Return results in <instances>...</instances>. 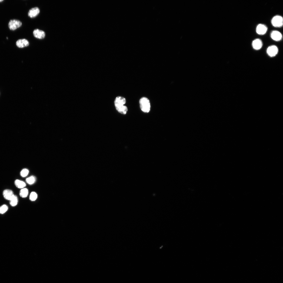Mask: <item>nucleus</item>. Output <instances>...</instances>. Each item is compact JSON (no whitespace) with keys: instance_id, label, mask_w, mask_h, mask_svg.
I'll use <instances>...</instances> for the list:
<instances>
[{"instance_id":"obj_12","label":"nucleus","mask_w":283,"mask_h":283,"mask_svg":"<svg viewBox=\"0 0 283 283\" xmlns=\"http://www.w3.org/2000/svg\"><path fill=\"white\" fill-rule=\"evenodd\" d=\"M3 194L4 198L8 200H10L14 195L13 191L9 189L4 190L3 192Z\"/></svg>"},{"instance_id":"obj_7","label":"nucleus","mask_w":283,"mask_h":283,"mask_svg":"<svg viewBox=\"0 0 283 283\" xmlns=\"http://www.w3.org/2000/svg\"><path fill=\"white\" fill-rule=\"evenodd\" d=\"M267 30V27L262 24L258 25L257 27L256 31L257 33L259 35H263L265 34Z\"/></svg>"},{"instance_id":"obj_4","label":"nucleus","mask_w":283,"mask_h":283,"mask_svg":"<svg viewBox=\"0 0 283 283\" xmlns=\"http://www.w3.org/2000/svg\"><path fill=\"white\" fill-rule=\"evenodd\" d=\"M283 18L280 16H275L272 19L271 23L273 26L275 27H280L283 25Z\"/></svg>"},{"instance_id":"obj_19","label":"nucleus","mask_w":283,"mask_h":283,"mask_svg":"<svg viewBox=\"0 0 283 283\" xmlns=\"http://www.w3.org/2000/svg\"><path fill=\"white\" fill-rule=\"evenodd\" d=\"M29 172V170L27 169H24L21 171L20 173V174L22 177H25L28 175Z\"/></svg>"},{"instance_id":"obj_17","label":"nucleus","mask_w":283,"mask_h":283,"mask_svg":"<svg viewBox=\"0 0 283 283\" xmlns=\"http://www.w3.org/2000/svg\"><path fill=\"white\" fill-rule=\"evenodd\" d=\"M38 196L37 193L35 192L31 193L30 196V200L32 201H35L37 198Z\"/></svg>"},{"instance_id":"obj_3","label":"nucleus","mask_w":283,"mask_h":283,"mask_svg":"<svg viewBox=\"0 0 283 283\" xmlns=\"http://www.w3.org/2000/svg\"><path fill=\"white\" fill-rule=\"evenodd\" d=\"M22 22L19 20L13 19L10 20L8 23V27L10 29L14 31L20 28L22 26Z\"/></svg>"},{"instance_id":"obj_18","label":"nucleus","mask_w":283,"mask_h":283,"mask_svg":"<svg viewBox=\"0 0 283 283\" xmlns=\"http://www.w3.org/2000/svg\"><path fill=\"white\" fill-rule=\"evenodd\" d=\"M8 207L6 205H3L0 207V214H3L7 211L8 209Z\"/></svg>"},{"instance_id":"obj_2","label":"nucleus","mask_w":283,"mask_h":283,"mask_svg":"<svg viewBox=\"0 0 283 283\" xmlns=\"http://www.w3.org/2000/svg\"><path fill=\"white\" fill-rule=\"evenodd\" d=\"M140 107L142 111L145 113H148L150 111L151 105L150 101L147 98L143 97L139 100Z\"/></svg>"},{"instance_id":"obj_13","label":"nucleus","mask_w":283,"mask_h":283,"mask_svg":"<svg viewBox=\"0 0 283 283\" xmlns=\"http://www.w3.org/2000/svg\"><path fill=\"white\" fill-rule=\"evenodd\" d=\"M14 183L15 186L19 188L22 189L26 186V184L24 182L19 180H16Z\"/></svg>"},{"instance_id":"obj_1","label":"nucleus","mask_w":283,"mask_h":283,"mask_svg":"<svg viewBox=\"0 0 283 283\" xmlns=\"http://www.w3.org/2000/svg\"><path fill=\"white\" fill-rule=\"evenodd\" d=\"M126 99L122 97H117L114 101L115 105L117 111L120 113L125 114L128 111L127 107L124 105L126 103Z\"/></svg>"},{"instance_id":"obj_9","label":"nucleus","mask_w":283,"mask_h":283,"mask_svg":"<svg viewBox=\"0 0 283 283\" xmlns=\"http://www.w3.org/2000/svg\"><path fill=\"white\" fill-rule=\"evenodd\" d=\"M40 13V10L38 7H35L30 9L28 13V16L30 18H33L37 16Z\"/></svg>"},{"instance_id":"obj_5","label":"nucleus","mask_w":283,"mask_h":283,"mask_svg":"<svg viewBox=\"0 0 283 283\" xmlns=\"http://www.w3.org/2000/svg\"><path fill=\"white\" fill-rule=\"evenodd\" d=\"M278 50L277 47L273 45L269 47L267 50V53L269 56L273 57L276 55L278 52Z\"/></svg>"},{"instance_id":"obj_20","label":"nucleus","mask_w":283,"mask_h":283,"mask_svg":"<svg viewBox=\"0 0 283 283\" xmlns=\"http://www.w3.org/2000/svg\"><path fill=\"white\" fill-rule=\"evenodd\" d=\"M4 1V0H0V3L3 2Z\"/></svg>"},{"instance_id":"obj_10","label":"nucleus","mask_w":283,"mask_h":283,"mask_svg":"<svg viewBox=\"0 0 283 283\" xmlns=\"http://www.w3.org/2000/svg\"><path fill=\"white\" fill-rule=\"evenodd\" d=\"M33 34L35 38L39 39L44 38L45 36L44 31L38 29H36L34 30Z\"/></svg>"},{"instance_id":"obj_16","label":"nucleus","mask_w":283,"mask_h":283,"mask_svg":"<svg viewBox=\"0 0 283 283\" xmlns=\"http://www.w3.org/2000/svg\"><path fill=\"white\" fill-rule=\"evenodd\" d=\"M36 178L33 176H31L26 179L27 183L31 185L33 184L36 181Z\"/></svg>"},{"instance_id":"obj_11","label":"nucleus","mask_w":283,"mask_h":283,"mask_svg":"<svg viewBox=\"0 0 283 283\" xmlns=\"http://www.w3.org/2000/svg\"><path fill=\"white\" fill-rule=\"evenodd\" d=\"M262 42L260 39H257L254 40L252 43L253 48L256 50L260 49L262 46Z\"/></svg>"},{"instance_id":"obj_8","label":"nucleus","mask_w":283,"mask_h":283,"mask_svg":"<svg viewBox=\"0 0 283 283\" xmlns=\"http://www.w3.org/2000/svg\"><path fill=\"white\" fill-rule=\"evenodd\" d=\"M271 37L273 40L279 41L281 40L282 36L281 34L277 31H273L271 34Z\"/></svg>"},{"instance_id":"obj_14","label":"nucleus","mask_w":283,"mask_h":283,"mask_svg":"<svg viewBox=\"0 0 283 283\" xmlns=\"http://www.w3.org/2000/svg\"><path fill=\"white\" fill-rule=\"evenodd\" d=\"M10 201V204L11 206L14 207L17 205L18 202V199L17 196L14 195Z\"/></svg>"},{"instance_id":"obj_6","label":"nucleus","mask_w":283,"mask_h":283,"mask_svg":"<svg viewBox=\"0 0 283 283\" xmlns=\"http://www.w3.org/2000/svg\"><path fill=\"white\" fill-rule=\"evenodd\" d=\"M16 45L19 48H22L28 46L29 45V43L26 39H21L17 41Z\"/></svg>"},{"instance_id":"obj_15","label":"nucleus","mask_w":283,"mask_h":283,"mask_svg":"<svg viewBox=\"0 0 283 283\" xmlns=\"http://www.w3.org/2000/svg\"><path fill=\"white\" fill-rule=\"evenodd\" d=\"M28 193V190L26 188H23L20 190V195L22 198H25L27 197Z\"/></svg>"}]
</instances>
